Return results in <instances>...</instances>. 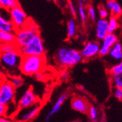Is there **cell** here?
<instances>
[{"mask_svg": "<svg viewBox=\"0 0 122 122\" xmlns=\"http://www.w3.org/2000/svg\"><path fill=\"white\" fill-rule=\"evenodd\" d=\"M22 55H45V50L43 44L42 39L40 34L35 35L30 39L28 43L19 49Z\"/></svg>", "mask_w": 122, "mask_h": 122, "instance_id": "obj_5", "label": "cell"}, {"mask_svg": "<svg viewBox=\"0 0 122 122\" xmlns=\"http://www.w3.org/2000/svg\"><path fill=\"white\" fill-rule=\"evenodd\" d=\"M114 96L119 100H122V88H114Z\"/></svg>", "mask_w": 122, "mask_h": 122, "instance_id": "obj_31", "label": "cell"}, {"mask_svg": "<svg viewBox=\"0 0 122 122\" xmlns=\"http://www.w3.org/2000/svg\"><path fill=\"white\" fill-rule=\"evenodd\" d=\"M46 64L45 55H23L19 71L26 76H35L41 72Z\"/></svg>", "mask_w": 122, "mask_h": 122, "instance_id": "obj_2", "label": "cell"}, {"mask_svg": "<svg viewBox=\"0 0 122 122\" xmlns=\"http://www.w3.org/2000/svg\"><path fill=\"white\" fill-rule=\"evenodd\" d=\"M78 12L80 16V19L82 23H86L87 21V12L85 9L83 2L81 0H79L78 3Z\"/></svg>", "mask_w": 122, "mask_h": 122, "instance_id": "obj_23", "label": "cell"}, {"mask_svg": "<svg viewBox=\"0 0 122 122\" xmlns=\"http://www.w3.org/2000/svg\"><path fill=\"white\" fill-rule=\"evenodd\" d=\"M98 13H99V15L100 18H102V19H107L109 17V11L107 10L105 7H100L98 10Z\"/></svg>", "mask_w": 122, "mask_h": 122, "instance_id": "obj_28", "label": "cell"}, {"mask_svg": "<svg viewBox=\"0 0 122 122\" xmlns=\"http://www.w3.org/2000/svg\"><path fill=\"white\" fill-rule=\"evenodd\" d=\"M7 113V106L0 103V117L5 116Z\"/></svg>", "mask_w": 122, "mask_h": 122, "instance_id": "obj_32", "label": "cell"}, {"mask_svg": "<svg viewBox=\"0 0 122 122\" xmlns=\"http://www.w3.org/2000/svg\"><path fill=\"white\" fill-rule=\"evenodd\" d=\"M81 1H82L83 2H86V1H87V0H81Z\"/></svg>", "mask_w": 122, "mask_h": 122, "instance_id": "obj_37", "label": "cell"}, {"mask_svg": "<svg viewBox=\"0 0 122 122\" xmlns=\"http://www.w3.org/2000/svg\"><path fill=\"white\" fill-rule=\"evenodd\" d=\"M108 34V21L107 19L99 18L97 20L95 34L98 40H102Z\"/></svg>", "mask_w": 122, "mask_h": 122, "instance_id": "obj_12", "label": "cell"}, {"mask_svg": "<svg viewBox=\"0 0 122 122\" xmlns=\"http://www.w3.org/2000/svg\"><path fill=\"white\" fill-rule=\"evenodd\" d=\"M16 44L15 43H1L0 44V53L11 52L18 50Z\"/></svg>", "mask_w": 122, "mask_h": 122, "instance_id": "obj_25", "label": "cell"}, {"mask_svg": "<svg viewBox=\"0 0 122 122\" xmlns=\"http://www.w3.org/2000/svg\"><path fill=\"white\" fill-rule=\"evenodd\" d=\"M15 32H7L0 30V43H15Z\"/></svg>", "mask_w": 122, "mask_h": 122, "instance_id": "obj_19", "label": "cell"}, {"mask_svg": "<svg viewBox=\"0 0 122 122\" xmlns=\"http://www.w3.org/2000/svg\"><path fill=\"white\" fill-rule=\"evenodd\" d=\"M47 1H52V0H47Z\"/></svg>", "mask_w": 122, "mask_h": 122, "instance_id": "obj_39", "label": "cell"}, {"mask_svg": "<svg viewBox=\"0 0 122 122\" xmlns=\"http://www.w3.org/2000/svg\"><path fill=\"white\" fill-rule=\"evenodd\" d=\"M108 21V33H114L118 28V18L116 16H111L109 18Z\"/></svg>", "mask_w": 122, "mask_h": 122, "instance_id": "obj_24", "label": "cell"}, {"mask_svg": "<svg viewBox=\"0 0 122 122\" xmlns=\"http://www.w3.org/2000/svg\"><path fill=\"white\" fill-rule=\"evenodd\" d=\"M10 83L12 85L15 89H18L23 84V80L18 75H12L7 77Z\"/></svg>", "mask_w": 122, "mask_h": 122, "instance_id": "obj_21", "label": "cell"}, {"mask_svg": "<svg viewBox=\"0 0 122 122\" xmlns=\"http://www.w3.org/2000/svg\"><path fill=\"white\" fill-rule=\"evenodd\" d=\"M5 75V73H4V71L1 66V65H0V76H4Z\"/></svg>", "mask_w": 122, "mask_h": 122, "instance_id": "obj_35", "label": "cell"}, {"mask_svg": "<svg viewBox=\"0 0 122 122\" xmlns=\"http://www.w3.org/2000/svg\"><path fill=\"white\" fill-rule=\"evenodd\" d=\"M68 7L70 8V10L71 14L73 15V17L74 18L77 17V14H78V12H77V8H76V7L75 6V5L73 4L72 2L69 1V2H68Z\"/></svg>", "mask_w": 122, "mask_h": 122, "instance_id": "obj_30", "label": "cell"}, {"mask_svg": "<svg viewBox=\"0 0 122 122\" xmlns=\"http://www.w3.org/2000/svg\"><path fill=\"white\" fill-rule=\"evenodd\" d=\"M72 108L78 112L81 113H87L88 111V105L87 102L82 97H75L71 101Z\"/></svg>", "mask_w": 122, "mask_h": 122, "instance_id": "obj_13", "label": "cell"}, {"mask_svg": "<svg viewBox=\"0 0 122 122\" xmlns=\"http://www.w3.org/2000/svg\"><path fill=\"white\" fill-rule=\"evenodd\" d=\"M108 55L116 61H121L122 60V44L117 41L110 48Z\"/></svg>", "mask_w": 122, "mask_h": 122, "instance_id": "obj_17", "label": "cell"}, {"mask_svg": "<svg viewBox=\"0 0 122 122\" xmlns=\"http://www.w3.org/2000/svg\"><path fill=\"white\" fill-rule=\"evenodd\" d=\"M100 49V44L98 41H88L80 51L83 59L89 60L99 55Z\"/></svg>", "mask_w": 122, "mask_h": 122, "instance_id": "obj_9", "label": "cell"}, {"mask_svg": "<svg viewBox=\"0 0 122 122\" xmlns=\"http://www.w3.org/2000/svg\"><path fill=\"white\" fill-rule=\"evenodd\" d=\"M121 71H122V60L121 61H119V63L113 66L110 68L109 73H117V72H119Z\"/></svg>", "mask_w": 122, "mask_h": 122, "instance_id": "obj_27", "label": "cell"}, {"mask_svg": "<svg viewBox=\"0 0 122 122\" xmlns=\"http://www.w3.org/2000/svg\"><path fill=\"white\" fill-rule=\"evenodd\" d=\"M0 122H14V121H12L11 118L5 116L0 117Z\"/></svg>", "mask_w": 122, "mask_h": 122, "instance_id": "obj_34", "label": "cell"}, {"mask_svg": "<svg viewBox=\"0 0 122 122\" xmlns=\"http://www.w3.org/2000/svg\"><path fill=\"white\" fill-rule=\"evenodd\" d=\"M88 113L91 119L92 120H96L97 118V110L94 106H91L88 108Z\"/></svg>", "mask_w": 122, "mask_h": 122, "instance_id": "obj_29", "label": "cell"}, {"mask_svg": "<svg viewBox=\"0 0 122 122\" xmlns=\"http://www.w3.org/2000/svg\"><path fill=\"white\" fill-rule=\"evenodd\" d=\"M83 60L80 51L67 47L59 48L55 55L56 63L62 68L73 67L81 63Z\"/></svg>", "mask_w": 122, "mask_h": 122, "instance_id": "obj_1", "label": "cell"}, {"mask_svg": "<svg viewBox=\"0 0 122 122\" xmlns=\"http://www.w3.org/2000/svg\"><path fill=\"white\" fill-rule=\"evenodd\" d=\"M0 44H1V43H0Z\"/></svg>", "mask_w": 122, "mask_h": 122, "instance_id": "obj_40", "label": "cell"}, {"mask_svg": "<svg viewBox=\"0 0 122 122\" xmlns=\"http://www.w3.org/2000/svg\"><path fill=\"white\" fill-rule=\"evenodd\" d=\"M16 97V89L8 81L5 76L0 83V103L7 106L12 103Z\"/></svg>", "mask_w": 122, "mask_h": 122, "instance_id": "obj_6", "label": "cell"}, {"mask_svg": "<svg viewBox=\"0 0 122 122\" xmlns=\"http://www.w3.org/2000/svg\"><path fill=\"white\" fill-rule=\"evenodd\" d=\"M67 97V95L66 93H64L62 95L59 96V97L58 98V100H56V102L54 103L53 106L52 107V108L49 111L48 114L47 115V117H46V121L47 122H48L50 121V119L51 118V117L54 114L57 113L59 111V110L61 109V108H62L63 103L66 100Z\"/></svg>", "mask_w": 122, "mask_h": 122, "instance_id": "obj_15", "label": "cell"}, {"mask_svg": "<svg viewBox=\"0 0 122 122\" xmlns=\"http://www.w3.org/2000/svg\"><path fill=\"white\" fill-rule=\"evenodd\" d=\"M9 15L16 30L23 27L29 20L26 12L20 5L10 9L9 10Z\"/></svg>", "mask_w": 122, "mask_h": 122, "instance_id": "obj_7", "label": "cell"}, {"mask_svg": "<svg viewBox=\"0 0 122 122\" xmlns=\"http://www.w3.org/2000/svg\"><path fill=\"white\" fill-rule=\"evenodd\" d=\"M40 110V105H33L28 108H19L14 115V120L17 122H26L34 118Z\"/></svg>", "mask_w": 122, "mask_h": 122, "instance_id": "obj_8", "label": "cell"}, {"mask_svg": "<svg viewBox=\"0 0 122 122\" xmlns=\"http://www.w3.org/2000/svg\"><path fill=\"white\" fill-rule=\"evenodd\" d=\"M110 82L113 88H122V71L110 73Z\"/></svg>", "mask_w": 122, "mask_h": 122, "instance_id": "obj_18", "label": "cell"}, {"mask_svg": "<svg viewBox=\"0 0 122 122\" xmlns=\"http://www.w3.org/2000/svg\"><path fill=\"white\" fill-rule=\"evenodd\" d=\"M53 1H54V2H57L58 1H59V0H53Z\"/></svg>", "mask_w": 122, "mask_h": 122, "instance_id": "obj_38", "label": "cell"}, {"mask_svg": "<svg viewBox=\"0 0 122 122\" xmlns=\"http://www.w3.org/2000/svg\"><path fill=\"white\" fill-rule=\"evenodd\" d=\"M19 5L18 0H0V8L7 10Z\"/></svg>", "mask_w": 122, "mask_h": 122, "instance_id": "obj_22", "label": "cell"}, {"mask_svg": "<svg viewBox=\"0 0 122 122\" xmlns=\"http://www.w3.org/2000/svg\"><path fill=\"white\" fill-rule=\"evenodd\" d=\"M101 41L99 55L104 57L108 55L110 48L118 41V36L114 33H108Z\"/></svg>", "mask_w": 122, "mask_h": 122, "instance_id": "obj_10", "label": "cell"}, {"mask_svg": "<svg viewBox=\"0 0 122 122\" xmlns=\"http://www.w3.org/2000/svg\"><path fill=\"white\" fill-rule=\"evenodd\" d=\"M38 34H40L38 25L34 20L29 18L27 23L23 27L16 30L15 31V34H16L15 44H16L19 50L25 46L32 38Z\"/></svg>", "mask_w": 122, "mask_h": 122, "instance_id": "obj_4", "label": "cell"}, {"mask_svg": "<svg viewBox=\"0 0 122 122\" xmlns=\"http://www.w3.org/2000/svg\"><path fill=\"white\" fill-rule=\"evenodd\" d=\"M22 57L23 55L18 49L11 52L0 53V65L4 73L10 76L17 75L16 72L19 71Z\"/></svg>", "mask_w": 122, "mask_h": 122, "instance_id": "obj_3", "label": "cell"}, {"mask_svg": "<svg viewBox=\"0 0 122 122\" xmlns=\"http://www.w3.org/2000/svg\"><path fill=\"white\" fill-rule=\"evenodd\" d=\"M87 12H88V15L89 17V19L91 21H95L97 20V12H96L95 8L92 6H90L88 8Z\"/></svg>", "mask_w": 122, "mask_h": 122, "instance_id": "obj_26", "label": "cell"}, {"mask_svg": "<svg viewBox=\"0 0 122 122\" xmlns=\"http://www.w3.org/2000/svg\"><path fill=\"white\" fill-rule=\"evenodd\" d=\"M60 76H61V78H62V80L66 81V80H67V79H68L69 75H68V73H67V71H63L62 73H61Z\"/></svg>", "mask_w": 122, "mask_h": 122, "instance_id": "obj_33", "label": "cell"}, {"mask_svg": "<svg viewBox=\"0 0 122 122\" xmlns=\"http://www.w3.org/2000/svg\"><path fill=\"white\" fill-rule=\"evenodd\" d=\"M4 76H5V75H4V76H0V83H1V81H2V79H3V78H4Z\"/></svg>", "mask_w": 122, "mask_h": 122, "instance_id": "obj_36", "label": "cell"}, {"mask_svg": "<svg viewBox=\"0 0 122 122\" xmlns=\"http://www.w3.org/2000/svg\"><path fill=\"white\" fill-rule=\"evenodd\" d=\"M37 101V96L35 95L32 89L29 88L21 96V97L20 98L18 103V108H28V107L32 106L33 105L36 104Z\"/></svg>", "mask_w": 122, "mask_h": 122, "instance_id": "obj_11", "label": "cell"}, {"mask_svg": "<svg viewBox=\"0 0 122 122\" xmlns=\"http://www.w3.org/2000/svg\"><path fill=\"white\" fill-rule=\"evenodd\" d=\"M77 32V23L75 18H71L67 23V36L72 39L75 36Z\"/></svg>", "mask_w": 122, "mask_h": 122, "instance_id": "obj_20", "label": "cell"}, {"mask_svg": "<svg viewBox=\"0 0 122 122\" xmlns=\"http://www.w3.org/2000/svg\"><path fill=\"white\" fill-rule=\"evenodd\" d=\"M106 9L108 10L113 16L118 17L122 14V7L120 4L116 0H108L105 5Z\"/></svg>", "mask_w": 122, "mask_h": 122, "instance_id": "obj_16", "label": "cell"}, {"mask_svg": "<svg viewBox=\"0 0 122 122\" xmlns=\"http://www.w3.org/2000/svg\"><path fill=\"white\" fill-rule=\"evenodd\" d=\"M0 30L7 32H15V28L10 18H6L2 12V8H0Z\"/></svg>", "mask_w": 122, "mask_h": 122, "instance_id": "obj_14", "label": "cell"}]
</instances>
